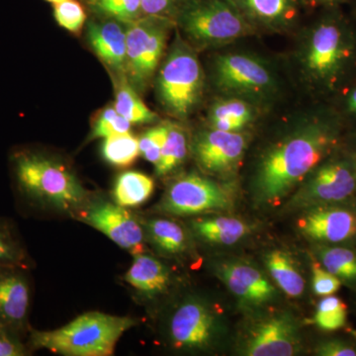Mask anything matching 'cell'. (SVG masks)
<instances>
[{"instance_id": "1", "label": "cell", "mask_w": 356, "mask_h": 356, "mask_svg": "<svg viewBox=\"0 0 356 356\" xmlns=\"http://www.w3.org/2000/svg\"><path fill=\"white\" fill-rule=\"evenodd\" d=\"M339 140L336 122L315 118L276 142L264 152L257 166L255 200L264 205L280 204L325 161Z\"/></svg>"}, {"instance_id": "2", "label": "cell", "mask_w": 356, "mask_h": 356, "mask_svg": "<svg viewBox=\"0 0 356 356\" xmlns=\"http://www.w3.org/2000/svg\"><path fill=\"white\" fill-rule=\"evenodd\" d=\"M14 185L28 205L70 211L81 207L88 192L67 166L31 149L10 156Z\"/></svg>"}, {"instance_id": "3", "label": "cell", "mask_w": 356, "mask_h": 356, "mask_svg": "<svg viewBox=\"0 0 356 356\" xmlns=\"http://www.w3.org/2000/svg\"><path fill=\"white\" fill-rule=\"evenodd\" d=\"M135 325L128 317L88 312L54 331L30 332L32 348L67 356H109L124 332Z\"/></svg>"}, {"instance_id": "4", "label": "cell", "mask_w": 356, "mask_h": 356, "mask_svg": "<svg viewBox=\"0 0 356 356\" xmlns=\"http://www.w3.org/2000/svg\"><path fill=\"white\" fill-rule=\"evenodd\" d=\"M355 41L339 14L331 13L307 33L299 63L311 86L331 89L346 74L355 57Z\"/></svg>"}, {"instance_id": "5", "label": "cell", "mask_w": 356, "mask_h": 356, "mask_svg": "<svg viewBox=\"0 0 356 356\" xmlns=\"http://www.w3.org/2000/svg\"><path fill=\"white\" fill-rule=\"evenodd\" d=\"M156 72V96L166 113L178 120L191 117L202 102L205 76L195 49L179 33Z\"/></svg>"}, {"instance_id": "6", "label": "cell", "mask_w": 356, "mask_h": 356, "mask_svg": "<svg viewBox=\"0 0 356 356\" xmlns=\"http://www.w3.org/2000/svg\"><path fill=\"white\" fill-rule=\"evenodd\" d=\"M175 23L195 50L219 48L257 34L231 0H184Z\"/></svg>"}, {"instance_id": "7", "label": "cell", "mask_w": 356, "mask_h": 356, "mask_svg": "<svg viewBox=\"0 0 356 356\" xmlns=\"http://www.w3.org/2000/svg\"><path fill=\"white\" fill-rule=\"evenodd\" d=\"M126 25L125 76L133 88L142 92L156 76L175 23L170 18L143 16Z\"/></svg>"}, {"instance_id": "8", "label": "cell", "mask_w": 356, "mask_h": 356, "mask_svg": "<svg viewBox=\"0 0 356 356\" xmlns=\"http://www.w3.org/2000/svg\"><path fill=\"white\" fill-rule=\"evenodd\" d=\"M213 83L224 95L252 103L268 100L277 91V79L269 65L247 53L217 56Z\"/></svg>"}, {"instance_id": "9", "label": "cell", "mask_w": 356, "mask_h": 356, "mask_svg": "<svg viewBox=\"0 0 356 356\" xmlns=\"http://www.w3.org/2000/svg\"><path fill=\"white\" fill-rule=\"evenodd\" d=\"M235 199L236 192L231 184L188 173L170 185L159 209L179 216L220 212L233 208Z\"/></svg>"}, {"instance_id": "10", "label": "cell", "mask_w": 356, "mask_h": 356, "mask_svg": "<svg viewBox=\"0 0 356 356\" xmlns=\"http://www.w3.org/2000/svg\"><path fill=\"white\" fill-rule=\"evenodd\" d=\"M356 191V163L348 159L323 161L302 182L289 205L294 209L339 204Z\"/></svg>"}, {"instance_id": "11", "label": "cell", "mask_w": 356, "mask_h": 356, "mask_svg": "<svg viewBox=\"0 0 356 356\" xmlns=\"http://www.w3.org/2000/svg\"><path fill=\"white\" fill-rule=\"evenodd\" d=\"M296 320L285 311H275L254 318L248 325L238 343L247 356H292L301 350Z\"/></svg>"}, {"instance_id": "12", "label": "cell", "mask_w": 356, "mask_h": 356, "mask_svg": "<svg viewBox=\"0 0 356 356\" xmlns=\"http://www.w3.org/2000/svg\"><path fill=\"white\" fill-rule=\"evenodd\" d=\"M248 144L245 132L201 131L192 142V154L201 170L218 177H229L240 168Z\"/></svg>"}, {"instance_id": "13", "label": "cell", "mask_w": 356, "mask_h": 356, "mask_svg": "<svg viewBox=\"0 0 356 356\" xmlns=\"http://www.w3.org/2000/svg\"><path fill=\"white\" fill-rule=\"evenodd\" d=\"M220 331L215 312L198 300L181 304L170 321L173 346L182 350H202L214 343Z\"/></svg>"}, {"instance_id": "14", "label": "cell", "mask_w": 356, "mask_h": 356, "mask_svg": "<svg viewBox=\"0 0 356 356\" xmlns=\"http://www.w3.org/2000/svg\"><path fill=\"white\" fill-rule=\"evenodd\" d=\"M79 219L102 232L134 257L144 252V232L125 207L117 203L93 204L81 213Z\"/></svg>"}, {"instance_id": "15", "label": "cell", "mask_w": 356, "mask_h": 356, "mask_svg": "<svg viewBox=\"0 0 356 356\" xmlns=\"http://www.w3.org/2000/svg\"><path fill=\"white\" fill-rule=\"evenodd\" d=\"M300 233L316 242L339 243L356 236V211L337 204L316 206L303 213Z\"/></svg>"}, {"instance_id": "16", "label": "cell", "mask_w": 356, "mask_h": 356, "mask_svg": "<svg viewBox=\"0 0 356 356\" xmlns=\"http://www.w3.org/2000/svg\"><path fill=\"white\" fill-rule=\"evenodd\" d=\"M257 31L285 33L298 23L303 0H231Z\"/></svg>"}, {"instance_id": "17", "label": "cell", "mask_w": 356, "mask_h": 356, "mask_svg": "<svg viewBox=\"0 0 356 356\" xmlns=\"http://www.w3.org/2000/svg\"><path fill=\"white\" fill-rule=\"evenodd\" d=\"M20 267L0 268V325L20 337L27 327L29 282Z\"/></svg>"}, {"instance_id": "18", "label": "cell", "mask_w": 356, "mask_h": 356, "mask_svg": "<svg viewBox=\"0 0 356 356\" xmlns=\"http://www.w3.org/2000/svg\"><path fill=\"white\" fill-rule=\"evenodd\" d=\"M229 291L245 305L261 306L273 301L276 290L261 270L243 261L222 264L218 270Z\"/></svg>"}, {"instance_id": "19", "label": "cell", "mask_w": 356, "mask_h": 356, "mask_svg": "<svg viewBox=\"0 0 356 356\" xmlns=\"http://www.w3.org/2000/svg\"><path fill=\"white\" fill-rule=\"evenodd\" d=\"M86 38L95 55L116 74H125L127 50V25L120 21L103 18L90 20Z\"/></svg>"}, {"instance_id": "20", "label": "cell", "mask_w": 356, "mask_h": 356, "mask_svg": "<svg viewBox=\"0 0 356 356\" xmlns=\"http://www.w3.org/2000/svg\"><path fill=\"white\" fill-rule=\"evenodd\" d=\"M125 280L145 294H159L165 291L170 284V273L158 259L151 255L140 254L135 255Z\"/></svg>"}, {"instance_id": "21", "label": "cell", "mask_w": 356, "mask_h": 356, "mask_svg": "<svg viewBox=\"0 0 356 356\" xmlns=\"http://www.w3.org/2000/svg\"><path fill=\"white\" fill-rule=\"evenodd\" d=\"M194 231L206 242L231 245L240 242L250 233V228L242 220L234 217H214L192 222Z\"/></svg>"}, {"instance_id": "22", "label": "cell", "mask_w": 356, "mask_h": 356, "mask_svg": "<svg viewBox=\"0 0 356 356\" xmlns=\"http://www.w3.org/2000/svg\"><path fill=\"white\" fill-rule=\"evenodd\" d=\"M115 81L114 107L118 114L134 125L152 124L159 120V116L140 99L138 91L129 83L125 74H117Z\"/></svg>"}, {"instance_id": "23", "label": "cell", "mask_w": 356, "mask_h": 356, "mask_svg": "<svg viewBox=\"0 0 356 356\" xmlns=\"http://www.w3.org/2000/svg\"><path fill=\"white\" fill-rule=\"evenodd\" d=\"M266 266L278 287L292 298L301 296L305 280L286 252L274 250L266 255Z\"/></svg>"}, {"instance_id": "24", "label": "cell", "mask_w": 356, "mask_h": 356, "mask_svg": "<svg viewBox=\"0 0 356 356\" xmlns=\"http://www.w3.org/2000/svg\"><path fill=\"white\" fill-rule=\"evenodd\" d=\"M154 189V179L149 175L132 170L123 172L115 182V202L122 207L139 206L151 197Z\"/></svg>"}, {"instance_id": "25", "label": "cell", "mask_w": 356, "mask_h": 356, "mask_svg": "<svg viewBox=\"0 0 356 356\" xmlns=\"http://www.w3.org/2000/svg\"><path fill=\"white\" fill-rule=\"evenodd\" d=\"M254 103L242 98L217 100L208 111V122L225 121L238 131H245L257 117Z\"/></svg>"}, {"instance_id": "26", "label": "cell", "mask_w": 356, "mask_h": 356, "mask_svg": "<svg viewBox=\"0 0 356 356\" xmlns=\"http://www.w3.org/2000/svg\"><path fill=\"white\" fill-rule=\"evenodd\" d=\"M188 154V140L184 129L178 124L168 122V135L156 165L159 177L168 175L181 165Z\"/></svg>"}, {"instance_id": "27", "label": "cell", "mask_w": 356, "mask_h": 356, "mask_svg": "<svg viewBox=\"0 0 356 356\" xmlns=\"http://www.w3.org/2000/svg\"><path fill=\"white\" fill-rule=\"evenodd\" d=\"M147 229L152 242L165 254H180L186 248V236L177 222L154 219L147 222Z\"/></svg>"}, {"instance_id": "28", "label": "cell", "mask_w": 356, "mask_h": 356, "mask_svg": "<svg viewBox=\"0 0 356 356\" xmlns=\"http://www.w3.org/2000/svg\"><path fill=\"white\" fill-rule=\"evenodd\" d=\"M103 159L117 168H127L140 156L139 138L130 132L105 138Z\"/></svg>"}, {"instance_id": "29", "label": "cell", "mask_w": 356, "mask_h": 356, "mask_svg": "<svg viewBox=\"0 0 356 356\" xmlns=\"http://www.w3.org/2000/svg\"><path fill=\"white\" fill-rule=\"evenodd\" d=\"M321 264L341 281H356V252L344 247H323L318 252Z\"/></svg>"}, {"instance_id": "30", "label": "cell", "mask_w": 356, "mask_h": 356, "mask_svg": "<svg viewBox=\"0 0 356 356\" xmlns=\"http://www.w3.org/2000/svg\"><path fill=\"white\" fill-rule=\"evenodd\" d=\"M88 4L91 10L100 17L125 24L143 17L140 0H91Z\"/></svg>"}, {"instance_id": "31", "label": "cell", "mask_w": 356, "mask_h": 356, "mask_svg": "<svg viewBox=\"0 0 356 356\" xmlns=\"http://www.w3.org/2000/svg\"><path fill=\"white\" fill-rule=\"evenodd\" d=\"M348 318V307L339 297L330 295L321 300L314 322L320 329L332 332L343 329Z\"/></svg>"}, {"instance_id": "32", "label": "cell", "mask_w": 356, "mask_h": 356, "mask_svg": "<svg viewBox=\"0 0 356 356\" xmlns=\"http://www.w3.org/2000/svg\"><path fill=\"white\" fill-rule=\"evenodd\" d=\"M27 268V254L10 225L0 222V268Z\"/></svg>"}, {"instance_id": "33", "label": "cell", "mask_w": 356, "mask_h": 356, "mask_svg": "<svg viewBox=\"0 0 356 356\" xmlns=\"http://www.w3.org/2000/svg\"><path fill=\"white\" fill-rule=\"evenodd\" d=\"M131 125L127 119L118 114L113 104L109 105L95 117L90 139H105L110 136L130 132Z\"/></svg>"}, {"instance_id": "34", "label": "cell", "mask_w": 356, "mask_h": 356, "mask_svg": "<svg viewBox=\"0 0 356 356\" xmlns=\"http://www.w3.org/2000/svg\"><path fill=\"white\" fill-rule=\"evenodd\" d=\"M54 16L60 27L79 34L88 19L86 10L77 0H64L54 4Z\"/></svg>"}, {"instance_id": "35", "label": "cell", "mask_w": 356, "mask_h": 356, "mask_svg": "<svg viewBox=\"0 0 356 356\" xmlns=\"http://www.w3.org/2000/svg\"><path fill=\"white\" fill-rule=\"evenodd\" d=\"M168 135V122L147 130L139 138L140 156L156 165Z\"/></svg>"}, {"instance_id": "36", "label": "cell", "mask_w": 356, "mask_h": 356, "mask_svg": "<svg viewBox=\"0 0 356 356\" xmlns=\"http://www.w3.org/2000/svg\"><path fill=\"white\" fill-rule=\"evenodd\" d=\"M312 284L318 296L325 297L334 295L341 286V280L337 276L327 271L321 264H314L312 267Z\"/></svg>"}, {"instance_id": "37", "label": "cell", "mask_w": 356, "mask_h": 356, "mask_svg": "<svg viewBox=\"0 0 356 356\" xmlns=\"http://www.w3.org/2000/svg\"><path fill=\"white\" fill-rule=\"evenodd\" d=\"M184 0H140L143 16H159L175 21Z\"/></svg>"}, {"instance_id": "38", "label": "cell", "mask_w": 356, "mask_h": 356, "mask_svg": "<svg viewBox=\"0 0 356 356\" xmlns=\"http://www.w3.org/2000/svg\"><path fill=\"white\" fill-rule=\"evenodd\" d=\"M29 355L27 346L20 337L0 325V356H24Z\"/></svg>"}, {"instance_id": "39", "label": "cell", "mask_w": 356, "mask_h": 356, "mask_svg": "<svg viewBox=\"0 0 356 356\" xmlns=\"http://www.w3.org/2000/svg\"><path fill=\"white\" fill-rule=\"evenodd\" d=\"M316 353L322 356H356V348L348 341L331 339L318 344Z\"/></svg>"}, {"instance_id": "40", "label": "cell", "mask_w": 356, "mask_h": 356, "mask_svg": "<svg viewBox=\"0 0 356 356\" xmlns=\"http://www.w3.org/2000/svg\"><path fill=\"white\" fill-rule=\"evenodd\" d=\"M346 1L348 0H303V3L305 7H311V8L324 7L327 9H334Z\"/></svg>"}, {"instance_id": "41", "label": "cell", "mask_w": 356, "mask_h": 356, "mask_svg": "<svg viewBox=\"0 0 356 356\" xmlns=\"http://www.w3.org/2000/svg\"><path fill=\"white\" fill-rule=\"evenodd\" d=\"M346 107L350 114L356 116V88H353L348 95V102H346Z\"/></svg>"}, {"instance_id": "42", "label": "cell", "mask_w": 356, "mask_h": 356, "mask_svg": "<svg viewBox=\"0 0 356 356\" xmlns=\"http://www.w3.org/2000/svg\"><path fill=\"white\" fill-rule=\"evenodd\" d=\"M46 1L51 2V3H58V2L64 1V0H46Z\"/></svg>"}, {"instance_id": "43", "label": "cell", "mask_w": 356, "mask_h": 356, "mask_svg": "<svg viewBox=\"0 0 356 356\" xmlns=\"http://www.w3.org/2000/svg\"><path fill=\"white\" fill-rule=\"evenodd\" d=\"M353 332V336H355V337L356 339V332Z\"/></svg>"}, {"instance_id": "44", "label": "cell", "mask_w": 356, "mask_h": 356, "mask_svg": "<svg viewBox=\"0 0 356 356\" xmlns=\"http://www.w3.org/2000/svg\"><path fill=\"white\" fill-rule=\"evenodd\" d=\"M89 1H91V0H88V2H89Z\"/></svg>"}]
</instances>
